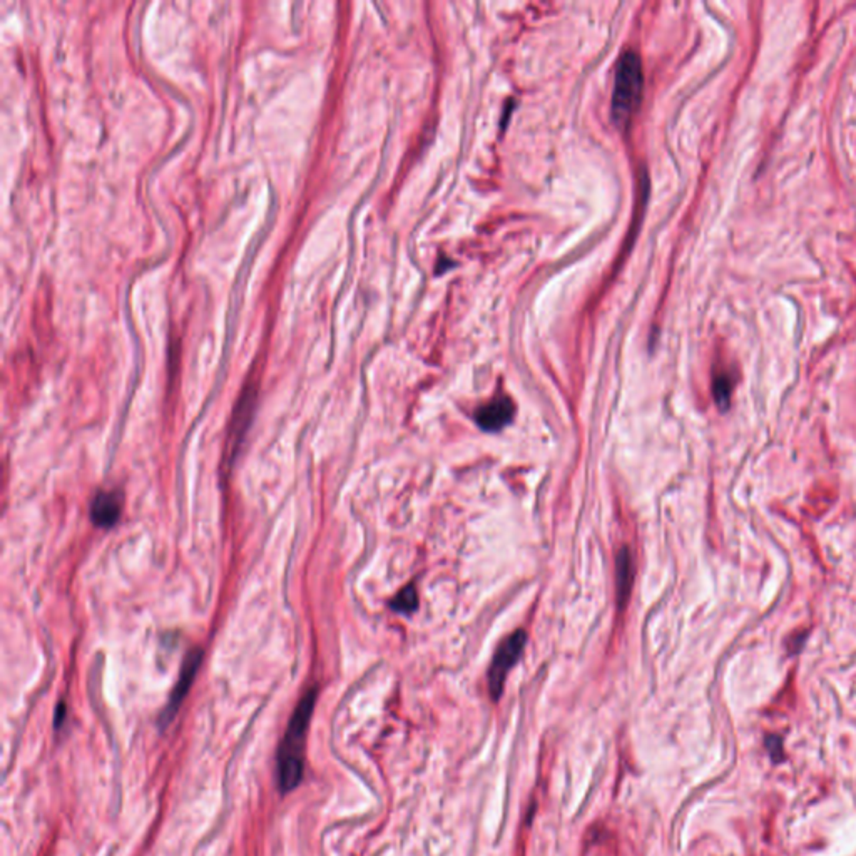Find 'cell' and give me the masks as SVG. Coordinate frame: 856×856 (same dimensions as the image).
<instances>
[{"label":"cell","mask_w":856,"mask_h":856,"mask_svg":"<svg viewBox=\"0 0 856 856\" xmlns=\"http://www.w3.org/2000/svg\"><path fill=\"white\" fill-rule=\"evenodd\" d=\"M315 701L316 689H309L296 706L281 744H279L276 776L279 790L283 793L295 790L303 778L304 746H307V735L313 709H315Z\"/></svg>","instance_id":"cell-1"},{"label":"cell","mask_w":856,"mask_h":856,"mask_svg":"<svg viewBox=\"0 0 856 856\" xmlns=\"http://www.w3.org/2000/svg\"><path fill=\"white\" fill-rule=\"evenodd\" d=\"M642 66L634 52L622 54L617 62L612 96V119L624 127L637 111L642 97Z\"/></svg>","instance_id":"cell-2"},{"label":"cell","mask_w":856,"mask_h":856,"mask_svg":"<svg viewBox=\"0 0 856 856\" xmlns=\"http://www.w3.org/2000/svg\"><path fill=\"white\" fill-rule=\"evenodd\" d=\"M527 642V635L524 630H517L500 644L499 651L495 652L492 666L489 669V689L494 699H499L506 684L507 674L515 666V663L522 656V651Z\"/></svg>","instance_id":"cell-3"},{"label":"cell","mask_w":856,"mask_h":856,"mask_svg":"<svg viewBox=\"0 0 856 856\" xmlns=\"http://www.w3.org/2000/svg\"><path fill=\"white\" fill-rule=\"evenodd\" d=\"M201 659H202V651H199V649L191 651L189 654L186 656L183 669H181V674H179V679H177L176 688L175 691H172L171 699H169L166 709H164L163 718H161L163 724H169V721H171V719L176 716L181 702H183V699L186 698V694H188L191 684H193L194 677H196L198 669L199 666H201Z\"/></svg>","instance_id":"cell-4"},{"label":"cell","mask_w":856,"mask_h":856,"mask_svg":"<svg viewBox=\"0 0 856 856\" xmlns=\"http://www.w3.org/2000/svg\"><path fill=\"white\" fill-rule=\"evenodd\" d=\"M514 413V401L508 397H499L494 401H490L489 405L478 408V412L475 413V422L482 430L499 431L512 422Z\"/></svg>","instance_id":"cell-5"},{"label":"cell","mask_w":856,"mask_h":856,"mask_svg":"<svg viewBox=\"0 0 856 856\" xmlns=\"http://www.w3.org/2000/svg\"><path fill=\"white\" fill-rule=\"evenodd\" d=\"M121 510L119 492H99L91 503V519L97 527H112L119 520Z\"/></svg>","instance_id":"cell-6"},{"label":"cell","mask_w":856,"mask_h":856,"mask_svg":"<svg viewBox=\"0 0 856 856\" xmlns=\"http://www.w3.org/2000/svg\"><path fill=\"white\" fill-rule=\"evenodd\" d=\"M634 580V559L630 550L622 547L617 552L616 557V587H617V599L619 605L624 607L626 600L629 599L630 589H633Z\"/></svg>","instance_id":"cell-7"},{"label":"cell","mask_w":856,"mask_h":856,"mask_svg":"<svg viewBox=\"0 0 856 856\" xmlns=\"http://www.w3.org/2000/svg\"><path fill=\"white\" fill-rule=\"evenodd\" d=\"M732 388H735V383H732V378L728 375V373H719V375L714 376V381H713L714 400L723 412H726V410L730 408Z\"/></svg>","instance_id":"cell-8"},{"label":"cell","mask_w":856,"mask_h":856,"mask_svg":"<svg viewBox=\"0 0 856 856\" xmlns=\"http://www.w3.org/2000/svg\"><path fill=\"white\" fill-rule=\"evenodd\" d=\"M390 605H392L393 611H397V612H401V614L413 612L418 605V597H417V591H415V587L406 586L404 591L398 592V596L392 600V604Z\"/></svg>","instance_id":"cell-9"}]
</instances>
